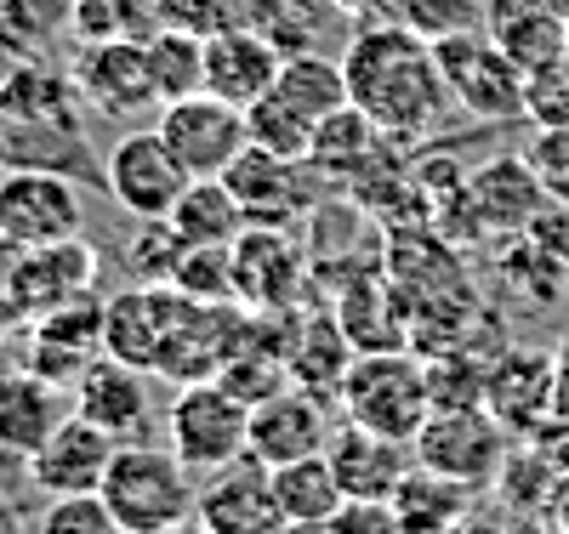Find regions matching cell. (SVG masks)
Segmentation results:
<instances>
[{
    "instance_id": "obj_40",
    "label": "cell",
    "mask_w": 569,
    "mask_h": 534,
    "mask_svg": "<svg viewBox=\"0 0 569 534\" xmlns=\"http://www.w3.org/2000/svg\"><path fill=\"white\" fill-rule=\"evenodd\" d=\"M525 120L530 125H569V52H558L525 74Z\"/></svg>"
},
{
    "instance_id": "obj_39",
    "label": "cell",
    "mask_w": 569,
    "mask_h": 534,
    "mask_svg": "<svg viewBox=\"0 0 569 534\" xmlns=\"http://www.w3.org/2000/svg\"><path fill=\"white\" fill-rule=\"evenodd\" d=\"M399 23L416 29L421 40H445L485 29V0H399Z\"/></svg>"
},
{
    "instance_id": "obj_12",
    "label": "cell",
    "mask_w": 569,
    "mask_h": 534,
    "mask_svg": "<svg viewBox=\"0 0 569 534\" xmlns=\"http://www.w3.org/2000/svg\"><path fill=\"white\" fill-rule=\"evenodd\" d=\"M171 154L188 165V177H222L233 165V154L246 149V109L222 103L217 91H194L177 97V103H160V125H154Z\"/></svg>"
},
{
    "instance_id": "obj_20",
    "label": "cell",
    "mask_w": 569,
    "mask_h": 534,
    "mask_svg": "<svg viewBox=\"0 0 569 534\" xmlns=\"http://www.w3.org/2000/svg\"><path fill=\"white\" fill-rule=\"evenodd\" d=\"M325 461L348 501H393L399 477L416 466V450L405 439H382V432H370L359 421H342L325 439Z\"/></svg>"
},
{
    "instance_id": "obj_45",
    "label": "cell",
    "mask_w": 569,
    "mask_h": 534,
    "mask_svg": "<svg viewBox=\"0 0 569 534\" xmlns=\"http://www.w3.org/2000/svg\"><path fill=\"white\" fill-rule=\"evenodd\" d=\"M325 7H337V12L353 18L359 29H365V23H399V0H325Z\"/></svg>"
},
{
    "instance_id": "obj_21",
    "label": "cell",
    "mask_w": 569,
    "mask_h": 534,
    "mask_svg": "<svg viewBox=\"0 0 569 534\" xmlns=\"http://www.w3.org/2000/svg\"><path fill=\"white\" fill-rule=\"evenodd\" d=\"M63 415H74V393L63 381L40 375L29 364H12L0 375V455L29 461L58 432Z\"/></svg>"
},
{
    "instance_id": "obj_13",
    "label": "cell",
    "mask_w": 569,
    "mask_h": 534,
    "mask_svg": "<svg viewBox=\"0 0 569 534\" xmlns=\"http://www.w3.org/2000/svg\"><path fill=\"white\" fill-rule=\"evenodd\" d=\"M69 80H74V91H80V103L98 109V114H109V120H137L142 109H160L154 74H149V46H142V40H98V46H80Z\"/></svg>"
},
{
    "instance_id": "obj_9",
    "label": "cell",
    "mask_w": 569,
    "mask_h": 534,
    "mask_svg": "<svg viewBox=\"0 0 569 534\" xmlns=\"http://www.w3.org/2000/svg\"><path fill=\"white\" fill-rule=\"evenodd\" d=\"M246 426H251V404H240L217 375L206 381H182L177 399L166 410V439L171 450L194 466L200 477L222 472L228 461L246 455Z\"/></svg>"
},
{
    "instance_id": "obj_4",
    "label": "cell",
    "mask_w": 569,
    "mask_h": 534,
    "mask_svg": "<svg viewBox=\"0 0 569 534\" xmlns=\"http://www.w3.org/2000/svg\"><path fill=\"white\" fill-rule=\"evenodd\" d=\"M194 313H200V302L182 296L177 284H137L131 279V290L103 302V353L160 375L182 342V330L194 324Z\"/></svg>"
},
{
    "instance_id": "obj_22",
    "label": "cell",
    "mask_w": 569,
    "mask_h": 534,
    "mask_svg": "<svg viewBox=\"0 0 569 534\" xmlns=\"http://www.w3.org/2000/svg\"><path fill=\"white\" fill-rule=\"evenodd\" d=\"M103 353V296H74L29 324V370L74 386V375Z\"/></svg>"
},
{
    "instance_id": "obj_32",
    "label": "cell",
    "mask_w": 569,
    "mask_h": 534,
    "mask_svg": "<svg viewBox=\"0 0 569 534\" xmlns=\"http://www.w3.org/2000/svg\"><path fill=\"white\" fill-rule=\"evenodd\" d=\"M268 91L284 97V103H291L313 131H319V120L348 109V74H342V63L308 52V46H302V52H284V63H279V74H273Z\"/></svg>"
},
{
    "instance_id": "obj_18",
    "label": "cell",
    "mask_w": 569,
    "mask_h": 534,
    "mask_svg": "<svg viewBox=\"0 0 569 534\" xmlns=\"http://www.w3.org/2000/svg\"><path fill=\"white\" fill-rule=\"evenodd\" d=\"M114 450H120V439H109L103 426H91L86 415H63L58 432L23 466L40 495H91V490H103Z\"/></svg>"
},
{
    "instance_id": "obj_6",
    "label": "cell",
    "mask_w": 569,
    "mask_h": 534,
    "mask_svg": "<svg viewBox=\"0 0 569 534\" xmlns=\"http://www.w3.org/2000/svg\"><path fill=\"white\" fill-rule=\"evenodd\" d=\"M86 222V193L69 171H40V165H7L0 171V245L34 251L74 239Z\"/></svg>"
},
{
    "instance_id": "obj_31",
    "label": "cell",
    "mask_w": 569,
    "mask_h": 534,
    "mask_svg": "<svg viewBox=\"0 0 569 534\" xmlns=\"http://www.w3.org/2000/svg\"><path fill=\"white\" fill-rule=\"evenodd\" d=\"M166 222L177 228L182 245H233V239L251 228L240 200H233V188L222 177H194L182 188V200L171 205Z\"/></svg>"
},
{
    "instance_id": "obj_10",
    "label": "cell",
    "mask_w": 569,
    "mask_h": 534,
    "mask_svg": "<svg viewBox=\"0 0 569 534\" xmlns=\"http://www.w3.org/2000/svg\"><path fill=\"white\" fill-rule=\"evenodd\" d=\"M194 182L188 165L171 154V142L149 125V131H126L109 160H103V188L114 193V205L137 222L171 216V205L182 200V188Z\"/></svg>"
},
{
    "instance_id": "obj_48",
    "label": "cell",
    "mask_w": 569,
    "mask_h": 534,
    "mask_svg": "<svg viewBox=\"0 0 569 534\" xmlns=\"http://www.w3.org/2000/svg\"><path fill=\"white\" fill-rule=\"evenodd\" d=\"M166 534H211V528H206V523H200V517H182V523H171V528H166Z\"/></svg>"
},
{
    "instance_id": "obj_7",
    "label": "cell",
    "mask_w": 569,
    "mask_h": 534,
    "mask_svg": "<svg viewBox=\"0 0 569 534\" xmlns=\"http://www.w3.org/2000/svg\"><path fill=\"white\" fill-rule=\"evenodd\" d=\"M433 58H439V74L456 97V109H467L485 125L525 120V69H518L485 29L433 40Z\"/></svg>"
},
{
    "instance_id": "obj_43",
    "label": "cell",
    "mask_w": 569,
    "mask_h": 534,
    "mask_svg": "<svg viewBox=\"0 0 569 534\" xmlns=\"http://www.w3.org/2000/svg\"><path fill=\"white\" fill-rule=\"evenodd\" d=\"M40 34L46 23L34 12V0H0V74L29 63L40 52Z\"/></svg>"
},
{
    "instance_id": "obj_41",
    "label": "cell",
    "mask_w": 569,
    "mask_h": 534,
    "mask_svg": "<svg viewBox=\"0 0 569 534\" xmlns=\"http://www.w3.org/2000/svg\"><path fill=\"white\" fill-rule=\"evenodd\" d=\"M74 46H98V40H137L131 23V0H69V18H63Z\"/></svg>"
},
{
    "instance_id": "obj_23",
    "label": "cell",
    "mask_w": 569,
    "mask_h": 534,
    "mask_svg": "<svg viewBox=\"0 0 569 534\" xmlns=\"http://www.w3.org/2000/svg\"><path fill=\"white\" fill-rule=\"evenodd\" d=\"M279 63H284V52L251 23H228V29L206 34V91H217L233 109H251L273 85Z\"/></svg>"
},
{
    "instance_id": "obj_30",
    "label": "cell",
    "mask_w": 569,
    "mask_h": 534,
    "mask_svg": "<svg viewBox=\"0 0 569 534\" xmlns=\"http://www.w3.org/2000/svg\"><path fill=\"white\" fill-rule=\"evenodd\" d=\"M393 517H399V534H456L467 506H472V490L445 472H427V466H410L393 490Z\"/></svg>"
},
{
    "instance_id": "obj_35",
    "label": "cell",
    "mask_w": 569,
    "mask_h": 534,
    "mask_svg": "<svg viewBox=\"0 0 569 534\" xmlns=\"http://www.w3.org/2000/svg\"><path fill=\"white\" fill-rule=\"evenodd\" d=\"M246 137L257 142V149H273L284 160H308V142H313V125L284 103V97L262 91L257 103L246 109Z\"/></svg>"
},
{
    "instance_id": "obj_37",
    "label": "cell",
    "mask_w": 569,
    "mask_h": 534,
    "mask_svg": "<svg viewBox=\"0 0 569 534\" xmlns=\"http://www.w3.org/2000/svg\"><path fill=\"white\" fill-rule=\"evenodd\" d=\"M34 534H126V523L109 512V501L98 490H91V495H46Z\"/></svg>"
},
{
    "instance_id": "obj_36",
    "label": "cell",
    "mask_w": 569,
    "mask_h": 534,
    "mask_svg": "<svg viewBox=\"0 0 569 534\" xmlns=\"http://www.w3.org/2000/svg\"><path fill=\"white\" fill-rule=\"evenodd\" d=\"M182 239H177V228L166 222V216H154V222H137V239H131V279L137 284H171L177 279V268H182Z\"/></svg>"
},
{
    "instance_id": "obj_14",
    "label": "cell",
    "mask_w": 569,
    "mask_h": 534,
    "mask_svg": "<svg viewBox=\"0 0 569 534\" xmlns=\"http://www.w3.org/2000/svg\"><path fill=\"white\" fill-rule=\"evenodd\" d=\"M552 200L541 193L536 171L525 160H490L485 171H472L461 193H450L456 216H467V233H490V239H518Z\"/></svg>"
},
{
    "instance_id": "obj_29",
    "label": "cell",
    "mask_w": 569,
    "mask_h": 534,
    "mask_svg": "<svg viewBox=\"0 0 569 534\" xmlns=\"http://www.w3.org/2000/svg\"><path fill=\"white\" fill-rule=\"evenodd\" d=\"M80 91L63 69L52 63H18L0 74V120L7 125H80Z\"/></svg>"
},
{
    "instance_id": "obj_49",
    "label": "cell",
    "mask_w": 569,
    "mask_h": 534,
    "mask_svg": "<svg viewBox=\"0 0 569 534\" xmlns=\"http://www.w3.org/2000/svg\"><path fill=\"white\" fill-rule=\"evenodd\" d=\"M12 370V347H7V319H0V375Z\"/></svg>"
},
{
    "instance_id": "obj_51",
    "label": "cell",
    "mask_w": 569,
    "mask_h": 534,
    "mask_svg": "<svg viewBox=\"0 0 569 534\" xmlns=\"http://www.w3.org/2000/svg\"><path fill=\"white\" fill-rule=\"evenodd\" d=\"M284 534H325V528H284Z\"/></svg>"
},
{
    "instance_id": "obj_42",
    "label": "cell",
    "mask_w": 569,
    "mask_h": 534,
    "mask_svg": "<svg viewBox=\"0 0 569 534\" xmlns=\"http://www.w3.org/2000/svg\"><path fill=\"white\" fill-rule=\"evenodd\" d=\"M525 165L536 171V182L552 205H569V125H536Z\"/></svg>"
},
{
    "instance_id": "obj_5",
    "label": "cell",
    "mask_w": 569,
    "mask_h": 534,
    "mask_svg": "<svg viewBox=\"0 0 569 534\" xmlns=\"http://www.w3.org/2000/svg\"><path fill=\"white\" fill-rule=\"evenodd\" d=\"M507 439L512 432L485 404H433V415L421 421L410 450H416V466L445 472L467 483V490H485L507 466Z\"/></svg>"
},
{
    "instance_id": "obj_47",
    "label": "cell",
    "mask_w": 569,
    "mask_h": 534,
    "mask_svg": "<svg viewBox=\"0 0 569 534\" xmlns=\"http://www.w3.org/2000/svg\"><path fill=\"white\" fill-rule=\"evenodd\" d=\"M0 534H34V523L18 512V501H7L0 495Z\"/></svg>"
},
{
    "instance_id": "obj_2",
    "label": "cell",
    "mask_w": 569,
    "mask_h": 534,
    "mask_svg": "<svg viewBox=\"0 0 569 534\" xmlns=\"http://www.w3.org/2000/svg\"><path fill=\"white\" fill-rule=\"evenodd\" d=\"M109 512L126 523V534H166L171 523L194 517L200 501V472L188 466L171 444H120L109 461L103 490Z\"/></svg>"
},
{
    "instance_id": "obj_11",
    "label": "cell",
    "mask_w": 569,
    "mask_h": 534,
    "mask_svg": "<svg viewBox=\"0 0 569 534\" xmlns=\"http://www.w3.org/2000/svg\"><path fill=\"white\" fill-rule=\"evenodd\" d=\"M233 302L246 313H291L308 290V256L291 228L251 222L233 239Z\"/></svg>"
},
{
    "instance_id": "obj_50",
    "label": "cell",
    "mask_w": 569,
    "mask_h": 534,
    "mask_svg": "<svg viewBox=\"0 0 569 534\" xmlns=\"http://www.w3.org/2000/svg\"><path fill=\"white\" fill-rule=\"evenodd\" d=\"M0 171H7V131H0Z\"/></svg>"
},
{
    "instance_id": "obj_8",
    "label": "cell",
    "mask_w": 569,
    "mask_h": 534,
    "mask_svg": "<svg viewBox=\"0 0 569 534\" xmlns=\"http://www.w3.org/2000/svg\"><path fill=\"white\" fill-rule=\"evenodd\" d=\"M98 245L86 239H58V245H34V251H12L0 262V319H40L74 296H86L98 284Z\"/></svg>"
},
{
    "instance_id": "obj_46",
    "label": "cell",
    "mask_w": 569,
    "mask_h": 534,
    "mask_svg": "<svg viewBox=\"0 0 569 534\" xmlns=\"http://www.w3.org/2000/svg\"><path fill=\"white\" fill-rule=\"evenodd\" d=\"M552 415L569 421V347L552 353Z\"/></svg>"
},
{
    "instance_id": "obj_27",
    "label": "cell",
    "mask_w": 569,
    "mask_h": 534,
    "mask_svg": "<svg viewBox=\"0 0 569 534\" xmlns=\"http://www.w3.org/2000/svg\"><path fill=\"white\" fill-rule=\"evenodd\" d=\"M337 324L348 330L353 353H370V347H405L410 342V302L405 290L388 279V273H359L348 290H342V308H337Z\"/></svg>"
},
{
    "instance_id": "obj_3",
    "label": "cell",
    "mask_w": 569,
    "mask_h": 534,
    "mask_svg": "<svg viewBox=\"0 0 569 534\" xmlns=\"http://www.w3.org/2000/svg\"><path fill=\"white\" fill-rule=\"evenodd\" d=\"M337 404L348 421L382 432V439H416L421 421L433 415V386H427V359H416L410 347H370L353 353Z\"/></svg>"
},
{
    "instance_id": "obj_26",
    "label": "cell",
    "mask_w": 569,
    "mask_h": 534,
    "mask_svg": "<svg viewBox=\"0 0 569 534\" xmlns=\"http://www.w3.org/2000/svg\"><path fill=\"white\" fill-rule=\"evenodd\" d=\"M485 34L518 69H541L547 58L569 52V18L552 0H485Z\"/></svg>"
},
{
    "instance_id": "obj_44",
    "label": "cell",
    "mask_w": 569,
    "mask_h": 534,
    "mask_svg": "<svg viewBox=\"0 0 569 534\" xmlns=\"http://www.w3.org/2000/svg\"><path fill=\"white\" fill-rule=\"evenodd\" d=\"M325 534H399L388 501H342V512L325 523Z\"/></svg>"
},
{
    "instance_id": "obj_34",
    "label": "cell",
    "mask_w": 569,
    "mask_h": 534,
    "mask_svg": "<svg viewBox=\"0 0 569 534\" xmlns=\"http://www.w3.org/2000/svg\"><path fill=\"white\" fill-rule=\"evenodd\" d=\"M142 46H149V74H154L160 103L206 91V34L200 29H160Z\"/></svg>"
},
{
    "instance_id": "obj_16",
    "label": "cell",
    "mask_w": 569,
    "mask_h": 534,
    "mask_svg": "<svg viewBox=\"0 0 569 534\" xmlns=\"http://www.w3.org/2000/svg\"><path fill=\"white\" fill-rule=\"evenodd\" d=\"M74 415H86L91 426H103L109 439L137 444L154 426V399H149V370H137L114 353H98L80 375H74Z\"/></svg>"
},
{
    "instance_id": "obj_19",
    "label": "cell",
    "mask_w": 569,
    "mask_h": 534,
    "mask_svg": "<svg viewBox=\"0 0 569 534\" xmlns=\"http://www.w3.org/2000/svg\"><path fill=\"white\" fill-rule=\"evenodd\" d=\"M325 439H330V410H325V399L302 393V386H279L262 404H251L246 455H257L262 466L325 455Z\"/></svg>"
},
{
    "instance_id": "obj_33",
    "label": "cell",
    "mask_w": 569,
    "mask_h": 534,
    "mask_svg": "<svg viewBox=\"0 0 569 534\" xmlns=\"http://www.w3.org/2000/svg\"><path fill=\"white\" fill-rule=\"evenodd\" d=\"M268 472H273V501H279L291 528H325L348 501L325 455H302V461H284V466H268Z\"/></svg>"
},
{
    "instance_id": "obj_28",
    "label": "cell",
    "mask_w": 569,
    "mask_h": 534,
    "mask_svg": "<svg viewBox=\"0 0 569 534\" xmlns=\"http://www.w3.org/2000/svg\"><path fill=\"white\" fill-rule=\"evenodd\" d=\"M393 149H399V142L382 137V131H376V125L348 103V109H337L330 120H319V131H313V142H308V171H313L319 182H353V177L376 171Z\"/></svg>"
},
{
    "instance_id": "obj_15",
    "label": "cell",
    "mask_w": 569,
    "mask_h": 534,
    "mask_svg": "<svg viewBox=\"0 0 569 534\" xmlns=\"http://www.w3.org/2000/svg\"><path fill=\"white\" fill-rule=\"evenodd\" d=\"M222 182L233 188L246 222H262V228H297L308 216V205H313V171H308V160H284L273 149H257V142H246V149L233 154Z\"/></svg>"
},
{
    "instance_id": "obj_25",
    "label": "cell",
    "mask_w": 569,
    "mask_h": 534,
    "mask_svg": "<svg viewBox=\"0 0 569 534\" xmlns=\"http://www.w3.org/2000/svg\"><path fill=\"white\" fill-rule=\"evenodd\" d=\"M353 364V342L348 330L337 324V313H297L291 330H284V375H291V386H302V393L313 399H337V386Z\"/></svg>"
},
{
    "instance_id": "obj_1",
    "label": "cell",
    "mask_w": 569,
    "mask_h": 534,
    "mask_svg": "<svg viewBox=\"0 0 569 534\" xmlns=\"http://www.w3.org/2000/svg\"><path fill=\"white\" fill-rule=\"evenodd\" d=\"M342 74H348V103L382 137H393L399 149L433 137L456 109L433 58V40H421L405 23H365L342 52Z\"/></svg>"
},
{
    "instance_id": "obj_38",
    "label": "cell",
    "mask_w": 569,
    "mask_h": 534,
    "mask_svg": "<svg viewBox=\"0 0 569 534\" xmlns=\"http://www.w3.org/2000/svg\"><path fill=\"white\" fill-rule=\"evenodd\" d=\"M171 284L194 302H233V251L228 245H188Z\"/></svg>"
},
{
    "instance_id": "obj_24",
    "label": "cell",
    "mask_w": 569,
    "mask_h": 534,
    "mask_svg": "<svg viewBox=\"0 0 569 534\" xmlns=\"http://www.w3.org/2000/svg\"><path fill=\"white\" fill-rule=\"evenodd\" d=\"M485 410L512 432V439H530V432L552 415V353L507 347V353L490 364Z\"/></svg>"
},
{
    "instance_id": "obj_17",
    "label": "cell",
    "mask_w": 569,
    "mask_h": 534,
    "mask_svg": "<svg viewBox=\"0 0 569 534\" xmlns=\"http://www.w3.org/2000/svg\"><path fill=\"white\" fill-rule=\"evenodd\" d=\"M194 517L211 534H284L291 528L284 512H279V501H273V472L257 455H240V461H228L222 472H211L200 483Z\"/></svg>"
}]
</instances>
